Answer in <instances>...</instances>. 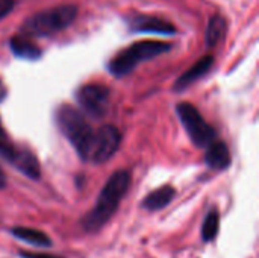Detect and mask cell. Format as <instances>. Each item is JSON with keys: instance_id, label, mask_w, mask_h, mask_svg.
Segmentation results:
<instances>
[{"instance_id": "6da1fadb", "label": "cell", "mask_w": 259, "mask_h": 258, "mask_svg": "<svg viewBox=\"0 0 259 258\" xmlns=\"http://www.w3.org/2000/svg\"><path fill=\"white\" fill-rule=\"evenodd\" d=\"M131 187V173L127 170H117L102 189L94 208L83 217L82 227L85 231H99L117 211L121 199Z\"/></svg>"}, {"instance_id": "7a4b0ae2", "label": "cell", "mask_w": 259, "mask_h": 258, "mask_svg": "<svg viewBox=\"0 0 259 258\" xmlns=\"http://www.w3.org/2000/svg\"><path fill=\"white\" fill-rule=\"evenodd\" d=\"M56 123L64 137H67V140L73 144L79 157L87 161L90 144L94 135V129L88 123L87 116L79 108H74L71 105H62L58 108Z\"/></svg>"}, {"instance_id": "3957f363", "label": "cell", "mask_w": 259, "mask_h": 258, "mask_svg": "<svg viewBox=\"0 0 259 258\" xmlns=\"http://www.w3.org/2000/svg\"><path fill=\"white\" fill-rule=\"evenodd\" d=\"M77 17V8L74 5H61L50 9H44L29 17L21 24V33L24 36H50L67 29Z\"/></svg>"}, {"instance_id": "277c9868", "label": "cell", "mask_w": 259, "mask_h": 258, "mask_svg": "<svg viewBox=\"0 0 259 258\" xmlns=\"http://www.w3.org/2000/svg\"><path fill=\"white\" fill-rule=\"evenodd\" d=\"M171 49V44L164 41H140L132 44L131 47L121 50L117 56H114L109 62V71L114 76H126L135 70L138 64L143 61L156 58L162 53H167Z\"/></svg>"}, {"instance_id": "5b68a950", "label": "cell", "mask_w": 259, "mask_h": 258, "mask_svg": "<svg viewBox=\"0 0 259 258\" xmlns=\"http://www.w3.org/2000/svg\"><path fill=\"white\" fill-rule=\"evenodd\" d=\"M176 111L191 141L197 148H206L214 140H217L215 129L211 125H208V122L203 119V116L194 105L184 102L176 106Z\"/></svg>"}, {"instance_id": "8992f818", "label": "cell", "mask_w": 259, "mask_h": 258, "mask_svg": "<svg viewBox=\"0 0 259 258\" xmlns=\"http://www.w3.org/2000/svg\"><path fill=\"white\" fill-rule=\"evenodd\" d=\"M120 143H121L120 131L112 125H103L102 128L94 131L87 161L96 164L106 163L117 152Z\"/></svg>"}, {"instance_id": "52a82bcc", "label": "cell", "mask_w": 259, "mask_h": 258, "mask_svg": "<svg viewBox=\"0 0 259 258\" xmlns=\"http://www.w3.org/2000/svg\"><path fill=\"white\" fill-rule=\"evenodd\" d=\"M79 109L90 117L102 119L109 106V90L105 85L87 84L79 88L77 94Z\"/></svg>"}, {"instance_id": "ba28073f", "label": "cell", "mask_w": 259, "mask_h": 258, "mask_svg": "<svg viewBox=\"0 0 259 258\" xmlns=\"http://www.w3.org/2000/svg\"><path fill=\"white\" fill-rule=\"evenodd\" d=\"M131 29L134 32H143V33H158V35H173L176 33V27L158 17L150 15H135L129 21Z\"/></svg>"}, {"instance_id": "9c48e42d", "label": "cell", "mask_w": 259, "mask_h": 258, "mask_svg": "<svg viewBox=\"0 0 259 258\" xmlns=\"http://www.w3.org/2000/svg\"><path fill=\"white\" fill-rule=\"evenodd\" d=\"M212 64H214V58L211 55H206V56L200 58L199 61H196V64L190 70H187L184 75L179 76V79L175 82V87L173 88L176 91H184L191 84H194L196 81H199L200 78H203L211 70Z\"/></svg>"}, {"instance_id": "30bf717a", "label": "cell", "mask_w": 259, "mask_h": 258, "mask_svg": "<svg viewBox=\"0 0 259 258\" xmlns=\"http://www.w3.org/2000/svg\"><path fill=\"white\" fill-rule=\"evenodd\" d=\"M205 163L214 170H225L231 166V152L226 143L220 140H214L209 146H206Z\"/></svg>"}, {"instance_id": "8fae6325", "label": "cell", "mask_w": 259, "mask_h": 258, "mask_svg": "<svg viewBox=\"0 0 259 258\" xmlns=\"http://www.w3.org/2000/svg\"><path fill=\"white\" fill-rule=\"evenodd\" d=\"M11 166L18 169L23 175H26L30 179H38L39 175H41V167H39V163H38L36 157L30 151L23 149V148L18 149V152H17L15 158L12 160Z\"/></svg>"}, {"instance_id": "7c38bea8", "label": "cell", "mask_w": 259, "mask_h": 258, "mask_svg": "<svg viewBox=\"0 0 259 258\" xmlns=\"http://www.w3.org/2000/svg\"><path fill=\"white\" fill-rule=\"evenodd\" d=\"M175 195H176V190H175L171 186L159 187V189H156L155 192L149 193V195L144 198L141 207L146 208V210H149V211L162 210L164 207H167V205L173 201Z\"/></svg>"}, {"instance_id": "4fadbf2b", "label": "cell", "mask_w": 259, "mask_h": 258, "mask_svg": "<svg viewBox=\"0 0 259 258\" xmlns=\"http://www.w3.org/2000/svg\"><path fill=\"white\" fill-rule=\"evenodd\" d=\"M11 50L15 56L26 61H36L41 56V49L29 36H14L9 43Z\"/></svg>"}, {"instance_id": "5bb4252c", "label": "cell", "mask_w": 259, "mask_h": 258, "mask_svg": "<svg viewBox=\"0 0 259 258\" xmlns=\"http://www.w3.org/2000/svg\"><path fill=\"white\" fill-rule=\"evenodd\" d=\"M11 233H12L18 240H21V242H24V243H29V245H32V246H36V248H49V246H52V240L49 239V236L44 234V233L39 231V230L17 227V228H12Z\"/></svg>"}, {"instance_id": "9a60e30c", "label": "cell", "mask_w": 259, "mask_h": 258, "mask_svg": "<svg viewBox=\"0 0 259 258\" xmlns=\"http://www.w3.org/2000/svg\"><path fill=\"white\" fill-rule=\"evenodd\" d=\"M226 29H228V24H226V20L222 17V15H214L209 18L208 21V27H206V33H205V38H206V46L208 47H214L220 43V40L225 36L226 33Z\"/></svg>"}, {"instance_id": "2e32d148", "label": "cell", "mask_w": 259, "mask_h": 258, "mask_svg": "<svg viewBox=\"0 0 259 258\" xmlns=\"http://www.w3.org/2000/svg\"><path fill=\"white\" fill-rule=\"evenodd\" d=\"M219 227H220V216L217 210H211L202 225V240L203 242H211L215 239L217 233H219Z\"/></svg>"}, {"instance_id": "e0dca14e", "label": "cell", "mask_w": 259, "mask_h": 258, "mask_svg": "<svg viewBox=\"0 0 259 258\" xmlns=\"http://www.w3.org/2000/svg\"><path fill=\"white\" fill-rule=\"evenodd\" d=\"M15 6V0H0V20L5 18Z\"/></svg>"}, {"instance_id": "ac0fdd59", "label": "cell", "mask_w": 259, "mask_h": 258, "mask_svg": "<svg viewBox=\"0 0 259 258\" xmlns=\"http://www.w3.org/2000/svg\"><path fill=\"white\" fill-rule=\"evenodd\" d=\"M20 257L21 258H62L58 257V255H53V254H41V252H20Z\"/></svg>"}, {"instance_id": "d6986e66", "label": "cell", "mask_w": 259, "mask_h": 258, "mask_svg": "<svg viewBox=\"0 0 259 258\" xmlns=\"http://www.w3.org/2000/svg\"><path fill=\"white\" fill-rule=\"evenodd\" d=\"M5 187H6V175H5V172L2 170V167H0V190L5 189Z\"/></svg>"}, {"instance_id": "ffe728a7", "label": "cell", "mask_w": 259, "mask_h": 258, "mask_svg": "<svg viewBox=\"0 0 259 258\" xmlns=\"http://www.w3.org/2000/svg\"><path fill=\"white\" fill-rule=\"evenodd\" d=\"M5 96H6V88H5V85H3V82L0 79V100H3Z\"/></svg>"}]
</instances>
